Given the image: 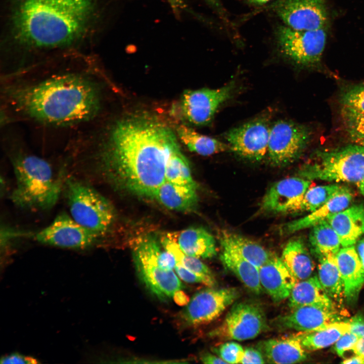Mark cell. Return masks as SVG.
<instances>
[{
  "instance_id": "cell-44",
  "label": "cell",
  "mask_w": 364,
  "mask_h": 364,
  "mask_svg": "<svg viewBox=\"0 0 364 364\" xmlns=\"http://www.w3.org/2000/svg\"><path fill=\"white\" fill-rule=\"evenodd\" d=\"M201 360L202 362L207 364L226 363V362L220 357L216 356L209 353H206L203 354L201 357Z\"/></svg>"
},
{
  "instance_id": "cell-18",
  "label": "cell",
  "mask_w": 364,
  "mask_h": 364,
  "mask_svg": "<svg viewBox=\"0 0 364 364\" xmlns=\"http://www.w3.org/2000/svg\"><path fill=\"white\" fill-rule=\"evenodd\" d=\"M310 185L311 180L301 176L290 177L274 183L264 195L259 212L280 213L286 205L302 196Z\"/></svg>"
},
{
  "instance_id": "cell-5",
  "label": "cell",
  "mask_w": 364,
  "mask_h": 364,
  "mask_svg": "<svg viewBox=\"0 0 364 364\" xmlns=\"http://www.w3.org/2000/svg\"><path fill=\"white\" fill-rule=\"evenodd\" d=\"M64 184L71 216L100 237L105 235L115 220L111 204L93 187L75 178L69 177Z\"/></svg>"
},
{
  "instance_id": "cell-30",
  "label": "cell",
  "mask_w": 364,
  "mask_h": 364,
  "mask_svg": "<svg viewBox=\"0 0 364 364\" xmlns=\"http://www.w3.org/2000/svg\"><path fill=\"white\" fill-rule=\"evenodd\" d=\"M220 259L224 266L250 291L256 294L262 292L258 267L238 255L226 251L222 250Z\"/></svg>"
},
{
  "instance_id": "cell-39",
  "label": "cell",
  "mask_w": 364,
  "mask_h": 364,
  "mask_svg": "<svg viewBox=\"0 0 364 364\" xmlns=\"http://www.w3.org/2000/svg\"><path fill=\"white\" fill-rule=\"evenodd\" d=\"M359 338L350 331L346 333L334 343L335 351L339 356L344 357L345 352L351 350Z\"/></svg>"
},
{
  "instance_id": "cell-23",
  "label": "cell",
  "mask_w": 364,
  "mask_h": 364,
  "mask_svg": "<svg viewBox=\"0 0 364 364\" xmlns=\"http://www.w3.org/2000/svg\"><path fill=\"white\" fill-rule=\"evenodd\" d=\"M218 236L222 250L238 255L258 268L274 255L259 244L238 234L222 230Z\"/></svg>"
},
{
  "instance_id": "cell-4",
  "label": "cell",
  "mask_w": 364,
  "mask_h": 364,
  "mask_svg": "<svg viewBox=\"0 0 364 364\" xmlns=\"http://www.w3.org/2000/svg\"><path fill=\"white\" fill-rule=\"evenodd\" d=\"M2 145L12 164L16 186L11 195L17 206L47 210L57 203L64 187L55 175L51 163L31 152L24 134L14 125L1 127Z\"/></svg>"
},
{
  "instance_id": "cell-29",
  "label": "cell",
  "mask_w": 364,
  "mask_h": 364,
  "mask_svg": "<svg viewBox=\"0 0 364 364\" xmlns=\"http://www.w3.org/2000/svg\"><path fill=\"white\" fill-rule=\"evenodd\" d=\"M342 187L334 184L309 188L302 196L286 205L280 213L311 212L326 203Z\"/></svg>"
},
{
  "instance_id": "cell-27",
  "label": "cell",
  "mask_w": 364,
  "mask_h": 364,
  "mask_svg": "<svg viewBox=\"0 0 364 364\" xmlns=\"http://www.w3.org/2000/svg\"><path fill=\"white\" fill-rule=\"evenodd\" d=\"M281 258L291 274L298 281L310 278L314 270L313 260L303 241L299 238L290 240Z\"/></svg>"
},
{
  "instance_id": "cell-24",
  "label": "cell",
  "mask_w": 364,
  "mask_h": 364,
  "mask_svg": "<svg viewBox=\"0 0 364 364\" xmlns=\"http://www.w3.org/2000/svg\"><path fill=\"white\" fill-rule=\"evenodd\" d=\"M197 190L165 180L156 190L152 198L169 209L190 212L194 211L198 205Z\"/></svg>"
},
{
  "instance_id": "cell-1",
  "label": "cell",
  "mask_w": 364,
  "mask_h": 364,
  "mask_svg": "<svg viewBox=\"0 0 364 364\" xmlns=\"http://www.w3.org/2000/svg\"><path fill=\"white\" fill-rule=\"evenodd\" d=\"M110 85L90 58L39 62L1 75L0 125H24L43 136L61 135L66 145L103 120Z\"/></svg>"
},
{
  "instance_id": "cell-3",
  "label": "cell",
  "mask_w": 364,
  "mask_h": 364,
  "mask_svg": "<svg viewBox=\"0 0 364 364\" xmlns=\"http://www.w3.org/2000/svg\"><path fill=\"white\" fill-rule=\"evenodd\" d=\"M92 8V0H17L14 37L28 51L64 47L83 33Z\"/></svg>"
},
{
  "instance_id": "cell-32",
  "label": "cell",
  "mask_w": 364,
  "mask_h": 364,
  "mask_svg": "<svg viewBox=\"0 0 364 364\" xmlns=\"http://www.w3.org/2000/svg\"><path fill=\"white\" fill-rule=\"evenodd\" d=\"M161 242L164 249L174 255L177 262L203 278L206 282V286L213 287L215 285V279L210 268L200 258L189 255L182 251L172 234H166L163 236Z\"/></svg>"
},
{
  "instance_id": "cell-42",
  "label": "cell",
  "mask_w": 364,
  "mask_h": 364,
  "mask_svg": "<svg viewBox=\"0 0 364 364\" xmlns=\"http://www.w3.org/2000/svg\"><path fill=\"white\" fill-rule=\"evenodd\" d=\"M1 363H38L39 362L35 358L24 356L23 355L15 353L4 356L1 359Z\"/></svg>"
},
{
  "instance_id": "cell-9",
  "label": "cell",
  "mask_w": 364,
  "mask_h": 364,
  "mask_svg": "<svg viewBox=\"0 0 364 364\" xmlns=\"http://www.w3.org/2000/svg\"><path fill=\"white\" fill-rule=\"evenodd\" d=\"M309 129L290 121L279 120L270 125L267 156L275 166H284L303 153L310 140Z\"/></svg>"
},
{
  "instance_id": "cell-22",
  "label": "cell",
  "mask_w": 364,
  "mask_h": 364,
  "mask_svg": "<svg viewBox=\"0 0 364 364\" xmlns=\"http://www.w3.org/2000/svg\"><path fill=\"white\" fill-rule=\"evenodd\" d=\"M258 348L268 363H296L303 361L307 358L306 350L296 335L261 341Z\"/></svg>"
},
{
  "instance_id": "cell-10",
  "label": "cell",
  "mask_w": 364,
  "mask_h": 364,
  "mask_svg": "<svg viewBox=\"0 0 364 364\" xmlns=\"http://www.w3.org/2000/svg\"><path fill=\"white\" fill-rule=\"evenodd\" d=\"M282 53L296 64L309 66L318 63L324 51L327 34L323 29L298 30L280 26L277 33Z\"/></svg>"
},
{
  "instance_id": "cell-19",
  "label": "cell",
  "mask_w": 364,
  "mask_h": 364,
  "mask_svg": "<svg viewBox=\"0 0 364 364\" xmlns=\"http://www.w3.org/2000/svg\"><path fill=\"white\" fill-rule=\"evenodd\" d=\"M336 258L343 282L345 300L349 305H353L364 285V267L354 246L340 249Z\"/></svg>"
},
{
  "instance_id": "cell-14",
  "label": "cell",
  "mask_w": 364,
  "mask_h": 364,
  "mask_svg": "<svg viewBox=\"0 0 364 364\" xmlns=\"http://www.w3.org/2000/svg\"><path fill=\"white\" fill-rule=\"evenodd\" d=\"M235 86L232 81L216 89L186 90L181 100L183 116L196 125L208 124L219 107L231 98Z\"/></svg>"
},
{
  "instance_id": "cell-26",
  "label": "cell",
  "mask_w": 364,
  "mask_h": 364,
  "mask_svg": "<svg viewBox=\"0 0 364 364\" xmlns=\"http://www.w3.org/2000/svg\"><path fill=\"white\" fill-rule=\"evenodd\" d=\"M288 303L292 310L306 305H337L325 292L316 275L297 282L288 297Z\"/></svg>"
},
{
  "instance_id": "cell-35",
  "label": "cell",
  "mask_w": 364,
  "mask_h": 364,
  "mask_svg": "<svg viewBox=\"0 0 364 364\" xmlns=\"http://www.w3.org/2000/svg\"><path fill=\"white\" fill-rule=\"evenodd\" d=\"M165 180L176 185L197 189V185L192 177L188 161L181 153L179 146L172 151L169 157L165 168Z\"/></svg>"
},
{
  "instance_id": "cell-7",
  "label": "cell",
  "mask_w": 364,
  "mask_h": 364,
  "mask_svg": "<svg viewBox=\"0 0 364 364\" xmlns=\"http://www.w3.org/2000/svg\"><path fill=\"white\" fill-rule=\"evenodd\" d=\"M132 252L139 277L158 298H173L181 291L183 286L176 274L161 267L160 260L163 250L153 235H146L138 239Z\"/></svg>"
},
{
  "instance_id": "cell-41",
  "label": "cell",
  "mask_w": 364,
  "mask_h": 364,
  "mask_svg": "<svg viewBox=\"0 0 364 364\" xmlns=\"http://www.w3.org/2000/svg\"><path fill=\"white\" fill-rule=\"evenodd\" d=\"M264 356L258 348L247 347L244 349L243 356L240 363H264Z\"/></svg>"
},
{
  "instance_id": "cell-51",
  "label": "cell",
  "mask_w": 364,
  "mask_h": 364,
  "mask_svg": "<svg viewBox=\"0 0 364 364\" xmlns=\"http://www.w3.org/2000/svg\"><path fill=\"white\" fill-rule=\"evenodd\" d=\"M354 142L355 143V144L359 145L364 147V139L357 140Z\"/></svg>"
},
{
  "instance_id": "cell-49",
  "label": "cell",
  "mask_w": 364,
  "mask_h": 364,
  "mask_svg": "<svg viewBox=\"0 0 364 364\" xmlns=\"http://www.w3.org/2000/svg\"><path fill=\"white\" fill-rule=\"evenodd\" d=\"M357 187H358L361 193L364 196V178Z\"/></svg>"
},
{
  "instance_id": "cell-50",
  "label": "cell",
  "mask_w": 364,
  "mask_h": 364,
  "mask_svg": "<svg viewBox=\"0 0 364 364\" xmlns=\"http://www.w3.org/2000/svg\"><path fill=\"white\" fill-rule=\"evenodd\" d=\"M206 1L207 2H208L209 4H210L211 5H212L214 7H217L218 6L217 0H206Z\"/></svg>"
},
{
  "instance_id": "cell-37",
  "label": "cell",
  "mask_w": 364,
  "mask_h": 364,
  "mask_svg": "<svg viewBox=\"0 0 364 364\" xmlns=\"http://www.w3.org/2000/svg\"><path fill=\"white\" fill-rule=\"evenodd\" d=\"M340 102L342 106L364 112V82L345 89L340 95Z\"/></svg>"
},
{
  "instance_id": "cell-6",
  "label": "cell",
  "mask_w": 364,
  "mask_h": 364,
  "mask_svg": "<svg viewBox=\"0 0 364 364\" xmlns=\"http://www.w3.org/2000/svg\"><path fill=\"white\" fill-rule=\"evenodd\" d=\"M316 156V161L300 168L301 177L309 180L350 183L357 186L364 178V147L359 145L318 151Z\"/></svg>"
},
{
  "instance_id": "cell-16",
  "label": "cell",
  "mask_w": 364,
  "mask_h": 364,
  "mask_svg": "<svg viewBox=\"0 0 364 364\" xmlns=\"http://www.w3.org/2000/svg\"><path fill=\"white\" fill-rule=\"evenodd\" d=\"M336 306L312 305L301 306L290 313L279 316L274 325L282 330H293L301 332L325 328L330 325L344 321L345 314Z\"/></svg>"
},
{
  "instance_id": "cell-17",
  "label": "cell",
  "mask_w": 364,
  "mask_h": 364,
  "mask_svg": "<svg viewBox=\"0 0 364 364\" xmlns=\"http://www.w3.org/2000/svg\"><path fill=\"white\" fill-rule=\"evenodd\" d=\"M259 275L263 290L276 302L288 298L298 282L276 255L259 268Z\"/></svg>"
},
{
  "instance_id": "cell-11",
  "label": "cell",
  "mask_w": 364,
  "mask_h": 364,
  "mask_svg": "<svg viewBox=\"0 0 364 364\" xmlns=\"http://www.w3.org/2000/svg\"><path fill=\"white\" fill-rule=\"evenodd\" d=\"M269 116L263 114L224 134L230 150L239 156L253 161L262 160L267 152Z\"/></svg>"
},
{
  "instance_id": "cell-2",
  "label": "cell",
  "mask_w": 364,
  "mask_h": 364,
  "mask_svg": "<svg viewBox=\"0 0 364 364\" xmlns=\"http://www.w3.org/2000/svg\"><path fill=\"white\" fill-rule=\"evenodd\" d=\"M177 147L166 125L134 117L107 125L101 121L72 138L66 150L73 163L101 174L114 187L152 198Z\"/></svg>"
},
{
  "instance_id": "cell-8",
  "label": "cell",
  "mask_w": 364,
  "mask_h": 364,
  "mask_svg": "<svg viewBox=\"0 0 364 364\" xmlns=\"http://www.w3.org/2000/svg\"><path fill=\"white\" fill-rule=\"evenodd\" d=\"M268 328L262 306L254 301H242L232 306L221 324L209 336L241 341L256 338Z\"/></svg>"
},
{
  "instance_id": "cell-38",
  "label": "cell",
  "mask_w": 364,
  "mask_h": 364,
  "mask_svg": "<svg viewBox=\"0 0 364 364\" xmlns=\"http://www.w3.org/2000/svg\"><path fill=\"white\" fill-rule=\"evenodd\" d=\"M214 351L226 363H240L243 356L244 349L239 343L234 341L225 342Z\"/></svg>"
},
{
  "instance_id": "cell-33",
  "label": "cell",
  "mask_w": 364,
  "mask_h": 364,
  "mask_svg": "<svg viewBox=\"0 0 364 364\" xmlns=\"http://www.w3.org/2000/svg\"><path fill=\"white\" fill-rule=\"evenodd\" d=\"M179 139L192 152L209 156L230 150V146L214 138L200 134L185 125L177 128Z\"/></svg>"
},
{
  "instance_id": "cell-28",
  "label": "cell",
  "mask_w": 364,
  "mask_h": 364,
  "mask_svg": "<svg viewBox=\"0 0 364 364\" xmlns=\"http://www.w3.org/2000/svg\"><path fill=\"white\" fill-rule=\"evenodd\" d=\"M318 257L317 277L323 289L334 302L342 304L345 300L344 285L336 254H327Z\"/></svg>"
},
{
  "instance_id": "cell-40",
  "label": "cell",
  "mask_w": 364,
  "mask_h": 364,
  "mask_svg": "<svg viewBox=\"0 0 364 364\" xmlns=\"http://www.w3.org/2000/svg\"><path fill=\"white\" fill-rule=\"evenodd\" d=\"M175 272L179 278L189 283H201L206 285L205 280L176 262Z\"/></svg>"
},
{
  "instance_id": "cell-31",
  "label": "cell",
  "mask_w": 364,
  "mask_h": 364,
  "mask_svg": "<svg viewBox=\"0 0 364 364\" xmlns=\"http://www.w3.org/2000/svg\"><path fill=\"white\" fill-rule=\"evenodd\" d=\"M350 329L349 323L344 321L333 323L322 329L301 332L296 335L306 351H314L334 344Z\"/></svg>"
},
{
  "instance_id": "cell-34",
  "label": "cell",
  "mask_w": 364,
  "mask_h": 364,
  "mask_svg": "<svg viewBox=\"0 0 364 364\" xmlns=\"http://www.w3.org/2000/svg\"><path fill=\"white\" fill-rule=\"evenodd\" d=\"M310 228L309 241L315 254L320 256L337 253L341 246L340 241L327 219L320 221Z\"/></svg>"
},
{
  "instance_id": "cell-46",
  "label": "cell",
  "mask_w": 364,
  "mask_h": 364,
  "mask_svg": "<svg viewBox=\"0 0 364 364\" xmlns=\"http://www.w3.org/2000/svg\"><path fill=\"white\" fill-rule=\"evenodd\" d=\"M356 252L364 267V237L356 242Z\"/></svg>"
},
{
  "instance_id": "cell-21",
  "label": "cell",
  "mask_w": 364,
  "mask_h": 364,
  "mask_svg": "<svg viewBox=\"0 0 364 364\" xmlns=\"http://www.w3.org/2000/svg\"><path fill=\"white\" fill-rule=\"evenodd\" d=\"M353 199V194L347 187L340 191L324 205L307 215L284 224L281 229L283 234H291L310 228L321 220L347 208Z\"/></svg>"
},
{
  "instance_id": "cell-12",
  "label": "cell",
  "mask_w": 364,
  "mask_h": 364,
  "mask_svg": "<svg viewBox=\"0 0 364 364\" xmlns=\"http://www.w3.org/2000/svg\"><path fill=\"white\" fill-rule=\"evenodd\" d=\"M40 243L75 249L93 247L101 237L77 223L65 212L58 214L53 222L34 235Z\"/></svg>"
},
{
  "instance_id": "cell-43",
  "label": "cell",
  "mask_w": 364,
  "mask_h": 364,
  "mask_svg": "<svg viewBox=\"0 0 364 364\" xmlns=\"http://www.w3.org/2000/svg\"><path fill=\"white\" fill-rule=\"evenodd\" d=\"M347 322L350 326V332L360 338L364 337V314L358 313L348 320Z\"/></svg>"
},
{
  "instance_id": "cell-15",
  "label": "cell",
  "mask_w": 364,
  "mask_h": 364,
  "mask_svg": "<svg viewBox=\"0 0 364 364\" xmlns=\"http://www.w3.org/2000/svg\"><path fill=\"white\" fill-rule=\"evenodd\" d=\"M274 9L286 25L295 30L323 29L328 22L324 0H278Z\"/></svg>"
},
{
  "instance_id": "cell-13",
  "label": "cell",
  "mask_w": 364,
  "mask_h": 364,
  "mask_svg": "<svg viewBox=\"0 0 364 364\" xmlns=\"http://www.w3.org/2000/svg\"><path fill=\"white\" fill-rule=\"evenodd\" d=\"M240 295L237 288L207 289L196 293L183 310L186 324L196 326L208 323L218 317Z\"/></svg>"
},
{
  "instance_id": "cell-36",
  "label": "cell",
  "mask_w": 364,
  "mask_h": 364,
  "mask_svg": "<svg viewBox=\"0 0 364 364\" xmlns=\"http://www.w3.org/2000/svg\"><path fill=\"white\" fill-rule=\"evenodd\" d=\"M341 116L350 138L355 142L364 139V112L342 106Z\"/></svg>"
},
{
  "instance_id": "cell-20",
  "label": "cell",
  "mask_w": 364,
  "mask_h": 364,
  "mask_svg": "<svg viewBox=\"0 0 364 364\" xmlns=\"http://www.w3.org/2000/svg\"><path fill=\"white\" fill-rule=\"evenodd\" d=\"M337 234L342 247L354 246L364 234V206L348 207L327 219Z\"/></svg>"
},
{
  "instance_id": "cell-25",
  "label": "cell",
  "mask_w": 364,
  "mask_h": 364,
  "mask_svg": "<svg viewBox=\"0 0 364 364\" xmlns=\"http://www.w3.org/2000/svg\"><path fill=\"white\" fill-rule=\"evenodd\" d=\"M185 253L198 258H210L216 255L214 237L201 227H191L172 234Z\"/></svg>"
},
{
  "instance_id": "cell-45",
  "label": "cell",
  "mask_w": 364,
  "mask_h": 364,
  "mask_svg": "<svg viewBox=\"0 0 364 364\" xmlns=\"http://www.w3.org/2000/svg\"><path fill=\"white\" fill-rule=\"evenodd\" d=\"M355 354L364 357V337H360L351 350Z\"/></svg>"
},
{
  "instance_id": "cell-48",
  "label": "cell",
  "mask_w": 364,
  "mask_h": 364,
  "mask_svg": "<svg viewBox=\"0 0 364 364\" xmlns=\"http://www.w3.org/2000/svg\"><path fill=\"white\" fill-rule=\"evenodd\" d=\"M250 3L256 4H265L270 0H248Z\"/></svg>"
},
{
  "instance_id": "cell-47",
  "label": "cell",
  "mask_w": 364,
  "mask_h": 364,
  "mask_svg": "<svg viewBox=\"0 0 364 364\" xmlns=\"http://www.w3.org/2000/svg\"><path fill=\"white\" fill-rule=\"evenodd\" d=\"M342 363H364V357L355 354V356L344 359Z\"/></svg>"
}]
</instances>
